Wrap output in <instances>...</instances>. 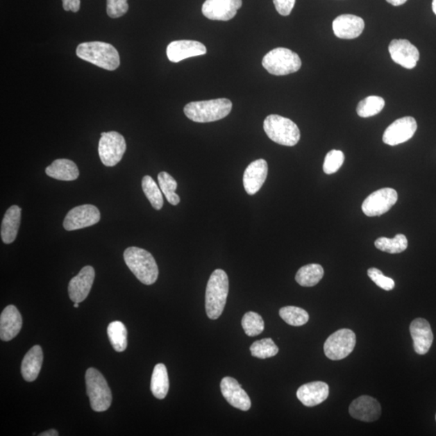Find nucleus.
Instances as JSON below:
<instances>
[{
  "label": "nucleus",
  "instance_id": "obj_15",
  "mask_svg": "<svg viewBox=\"0 0 436 436\" xmlns=\"http://www.w3.org/2000/svg\"><path fill=\"white\" fill-rule=\"evenodd\" d=\"M207 49L205 44L191 40H181L168 44L167 56L172 62H180L188 58L205 56Z\"/></svg>",
  "mask_w": 436,
  "mask_h": 436
},
{
  "label": "nucleus",
  "instance_id": "obj_35",
  "mask_svg": "<svg viewBox=\"0 0 436 436\" xmlns=\"http://www.w3.org/2000/svg\"><path fill=\"white\" fill-rule=\"evenodd\" d=\"M250 350L252 356L262 360L274 358L279 353L278 346L270 338L255 341L251 346Z\"/></svg>",
  "mask_w": 436,
  "mask_h": 436
},
{
  "label": "nucleus",
  "instance_id": "obj_5",
  "mask_svg": "<svg viewBox=\"0 0 436 436\" xmlns=\"http://www.w3.org/2000/svg\"><path fill=\"white\" fill-rule=\"evenodd\" d=\"M264 130L271 141L285 146H294L299 143L301 133L299 126L290 119L279 115L267 116Z\"/></svg>",
  "mask_w": 436,
  "mask_h": 436
},
{
  "label": "nucleus",
  "instance_id": "obj_11",
  "mask_svg": "<svg viewBox=\"0 0 436 436\" xmlns=\"http://www.w3.org/2000/svg\"><path fill=\"white\" fill-rule=\"evenodd\" d=\"M101 221V212L92 205L74 207L68 212L63 221L64 229L67 231L83 229L96 225Z\"/></svg>",
  "mask_w": 436,
  "mask_h": 436
},
{
  "label": "nucleus",
  "instance_id": "obj_41",
  "mask_svg": "<svg viewBox=\"0 0 436 436\" xmlns=\"http://www.w3.org/2000/svg\"><path fill=\"white\" fill-rule=\"evenodd\" d=\"M62 6L65 11L77 12L81 8V0H62Z\"/></svg>",
  "mask_w": 436,
  "mask_h": 436
},
{
  "label": "nucleus",
  "instance_id": "obj_33",
  "mask_svg": "<svg viewBox=\"0 0 436 436\" xmlns=\"http://www.w3.org/2000/svg\"><path fill=\"white\" fill-rule=\"evenodd\" d=\"M160 187L168 202L172 206H177L181 202V198L176 193L178 187L177 182L167 172L162 171L158 176Z\"/></svg>",
  "mask_w": 436,
  "mask_h": 436
},
{
  "label": "nucleus",
  "instance_id": "obj_3",
  "mask_svg": "<svg viewBox=\"0 0 436 436\" xmlns=\"http://www.w3.org/2000/svg\"><path fill=\"white\" fill-rule=\"evenodd\" d=\"M124 260L128 269L142 284H155L158 276V267L155 258L140 247H128L124 252Z\"/></svg>",
  "mask_w": 436,
  "mask_h": 436
},
{
  "label": "nucleus",
  "instance_id": "obj_42",
  "mask_svg": "<svg viewBox=\"0 0 436 436\" xmlns=\"http://www.w3.org/2000/svg\"><path fill=\"white\" fill-rule=\"evenodd\" d=\"M58 433L57 432L56 430H47V432H44L42 434H40L39 436H58Z\"/></svg>",
  "mask_w": 436,
  "mask_h": 436
},
{
  "label": "nucleus",
  "instance_id": "obj_29",
  "mask_svg": "<svg viewBox=\"0 0 436 436\" xmlns=\"http://www.w3.org/2000/svg\"><path fill=\"white\" fill-rule=\"evenodd\" d=\"M108 335L114 350L121 353L127 349V330L121 321H115L109 324Z\"/></svg>",
  "mask_w": 436,
  "mask_h": 436
},
{
  "label": "nucleus",
  "instance_id": "obj_17",
  "mask_svg": "<svg viewBox=\"0 0 436 436\" xmlns=\"http://www.w3.org/2000/svg\"><path fill=\"white\" fill-rule=\"evenodd\" d=\"M349 413L351 417L363 422H374L380 417L381 408L378 400L364 395L351 403Z\"/></svg>",
  "mask_w": 436,
  "mask_h": 436
},
{
  "label": "nucleus",
  "instance_id": "obj_43",
  "mask_svg": "<svg viewBox=\"0 0 436 436\" xmlns=\"http://www.w3.org/2000/svg\"><path fill=\"white\" fill-rule=\"evenodd\" d=\"M386 1L394 5V6H400V5L404 4L408 0H386Z\"/></svg>",
  "mask_w": 436,
  "mask_h": 436
},
{
  "label": "nucleus",
  "instance_id": "obj_16",
  "mask_svg": "<svg viewBox=\"0 0 436 436\" xmlns=\"http://www.w3.org/2000/svg\"><path fill=\"white\" fill-rule=\"evenodd\" d=\"M95 280V270L92 266L83 267L79 274L73 277L68 286L70 299L74 302L81 303L85 300L92 290Z\"/></svg>",
  "mask_w": 436,
  "mask_h": 436
},
{
  "label": "nucleus",
  "instance_id": "obj_34",
  "mask_svg": "<svg viewBox=\"0 0 436 436\" xmlns=\"http://www.w3.org/2000/svg\"><path fill=\"white\" fill-rule=\"evenodd\" d=\"M280 316L286 324L294 326H301L308 323L309 314L299 307L285 306L280 310Z\"/></svg>",
  "mask_w": 436,
  "mask_h": 436
},
{
  "label": "nucleus",
  "instance_id": "obj_13",
  "mask_svg": "<svg viewBox=\"0 0 436 436\" xmlns=\"http://www.w3.org/2000/svg\"><path fill=\"white\" fill-rule=\"evenodd\" d=\"M242 4V0H206L202 13L212 21L228 22L236 16Z\"/></svg>",
  "mask_w": 436,
  "mask_h": 436
},
{
  "label": "nucleus",
  "instance_id": "obj_6",
  "mask_svg": "<svg viewBox=\"0 0 436 436\" xmlns=\"http://www.w3.org/2000/svg\"><path fill=\"white\" fill-rule=\"evenodd\" d=\"M262 65L274 76H287L300 70L301 60L299 54L286 48H276L262 58Z\"/></svg>",
  "mask_w": 436,
  "mask_h": 436
},
{
  "label": "nucleus",
  "instance_id": "obj_23",
  "mask_svg": "<svg viewBox=\"0 0 436 436\" xmlns=\"http://www.w3.org/2000/svg\"><path fill=\"white\" fill-rule=\"evenodd\" d=\"M23 321L17 307L10 305L0 316V339L8 342L15 338L22 328Z\"/></svg>",
  "mask_w": 436,
  "mask_h": 436
},
{
  "label": "nucleus",
  "instance_id": "obj_36",
  "mask_svg": "<svg viewBox=\"0 0 436 436\" xmlns=\"http://www.w3.org/2000/svg\"><path fill=\"white\" fill-rule=\"evenodd\" d=\"M242 326L246 335L254 337L259 335L265 330V321L262 317L255 312H247L242 319Z\"/></svg>",
  "mask_w": 436,
  "mask_h": 436
},
{
  "label": "nucleus",
  "instance_id": "obj_1",
  "mask_svg": "<svg viewBox=\"0 0 436 436\" xmlns=\"http://www.w3.org/2000/svg\"><path fill=\"white\" fill-rule=\"evenodd\" d=\"M76 54L83 60L107 71H115L120 67V56L111 44L101 42H84L77 47Z\"/></svg>",
  "mask_w": 436,
  "mask_h": 436
},
{
  "label": "nucleus",
  "instance_id": "obj_31",
  "mask_svg": "<svg viewBox=\"0 0 436 436\" xmlns=\"http://www.w3.org/2000/svg\"><path fill=\"white\" fill-rule=\"evenodd\" d=\"M385 105V102L383 97L370 96L366 97L358 103L356 112L361 117H374L383 111Z\"/></svg>",
  "mask_w": 436,
  "mask_h": 436
},
{
  "label": "nucleus",
  "instance_id": "obj_21",
  "mask_svg": "<svg viewBox=\"0 0 436 436\" xmlns=\"http://www.w3.org/2000/svg\"><path fill=\"white\" fill-rule=\"evenodd\" d=\"M364 28V19L355 15H341L333 22L335 35L341 39L358 38L363 33Z\"/></svg>",
  "mask_w": 436,
  "mask_h": 436
},
{
  "label": "nucleus",
  "instance_id": "obj_19",
  "mask_svg": "<svg viewBox=\"0 0 436 436\" xmlns=\"http://www.w3.org/2000/svg\"><path fill=\"white\" fill-rule=\"evenodd\" d=\"M410 331L415 353L419 355L427 354L434 340L432 327L428 321L421 318L414 319L410 326Z\"/></svg>",
  "mask_w": 436,
  "mask_h": 436
},
{
  "label": "nucleus",
  "instance_id": "obj_7",
  "mask_svg": "<svg viewBox=\"0 0 436 436\" xmlns=\"http://www.w3.org/2000/svg\"><path fill=\"white\" fill-rule=\"evenodd\" d=\"M87 393L91 408L97 412H103L110 408L112 397L107 380L97 369H88L86 371Z\"/></svg>",
  "mask_w": 436,
  "mask_h": 436
},
{
  "label": "nucleus",
  "instance_id": "obj_14",
  "mask_svg": "<svg viewBox=\"0 0 436 436\" xmlns=\"http://www.w3.org/2000/svg\"><path fill=\"white\" fill-rule=\"evenodd\" d=\"M389 52L394 62L406 69L414 68L419 60V49L408 40H393L389 46Z\"/></svg>",
  "mask_w": 436,
  "mask_h": 436
},
{
  "label": "nucleus",
  "instance_id": "obj_39",
  "mask_svg": "<svg viewBox=\"0 0 436 436\" xmlns=\"http://www.w3.org/2000/svg\"><path fill=\"white\" fill-rule=\"evenodd\" d=\"M127 0H107V13L109 17H121L128 12Z\"/></svg>",
  "mask_w": 436,
  "mask_h": 436
},
{
  "label": "nucleus",
  "instance_id": "obj_26",
  "mask_svg": "<svg viewBox=\"0 0 436 436\" xmlns=\"http://www.w3.org/2000/svg\"><path fill=\"white\" fill-rule=\"evenodd\" d=\"M46 173L48 176L62 181H76L79 176L78 168L76 163L66 158L54 160L46 168Z\"/></svg>",
  "mask_w": 436,
  "mask_h": 436
},
{
  "label": "nucleus",
  "instance_id": "obj_2",
  "mask_svg": "<svg viewBox=\"0 0 436 436\" xmlns=\"http://www.w3.org/2000/svg\"><path fill=\"white\" fill-rule=\"evenodd\" d=\"M228 294L229 279L226 272L217 269L208 281L206 294V309L208 317L212 320L219 318L224 310Z\"/></svg>",
  "mask_w": 436,
  "mask_h": 436
},
{
  "label": "nucleus",
  "instance_id": "obj_45",
  "mask_svg": "<svg viewBox=\"0 0 436 436\" xmlns=\"http://www.w3.org/2000/svg\"><path fill=\"white\" fill-rule=\"evenodd\" d=\"M78 304H79V303H78V302H74V308H78V306H79V305H78Z\"/></svg>",
  "mask_w": 436,
  "mask_h": 436
},
{
  "label": "nucleus",
  "instance_id": "obj_38",
  "mask_svg": "<svg viewBox=\"0 0 436 436\" xmlns=\"http://www.w3.org/2000/svg\"><path fill=\"white\" fill-rule=\"evenodd\" d=\"M368 276L380 289L385 291H390L394 289V280L392 278H389V277L385 276L383 271L376 269V267H371V269L368 270Z\"/></svg>",
  "mask_w": 436,
  "mask_h": 436
},
{
  "label": "nucleus",
  "instance_id": "obj_25",
  "mask_svg": "<svg viewBox=\"0 0 436 436\" xmlns=\"http://www.w3.org/2000/svg\"><path fill=\"white\" fill-rule=\"evenodd\" d=\"M42 363L43 353L41 346H33L22 361V374L24 379L28 383L35 380L41 371Z\"/></svg>",
  "mask_w": 436,
  "mask_h": 436
},
{
  "label": "nucleus",
  "instance_id": "obj_44",
  "mask_svg": "<svg viewBox=\"0 0 436 436\" xmlns=\"http://www.w3.org/2000/svg\"><path fill=\"white\" fill-rule=\"evenodd\" d=\"M433 9L434 13L436 15V0H433Z\"/></svg>",
  "mask_w": 436,
  "mask_h": 436
},
{
  "label": "nucleus",
  "instance_id": "obj_9",
  "mask_svg": "<svg viewBox=\"0 0 436 436\" xmlns=\"http://www.w3.org/2000/svg\"><path fill=\"white\" fill-rule=\"evenodd\" d=\"M356 344L354 332L340 329L328 337L324 344V353L332 360H343L353 353Z\"/></svg>",
  "mask_w": 436,
  "mask_h": 436
},
{
  "label": "nucleus",
  "instance_id": "obj_30",
  "mask_svg": "<svg viewBox=\"0 0 436 436\" xmlns=\"http://www.w3.org/2000/svg\"><path fill=\"white\" fill-rule=\"evenodd\" d=\"M376 249L389 254L401 253L408 247V240L404 235H397L394 239L381 237L375 242Z\"/></svg>",
  "mask_w": 436,
  "mask_h": 436
},
{
  "label": "nucleus",
  "instance_id": "obj_20",
  "mask_svg": "<svg viewBox=\"0 0 436 436\" xmlns=\"http://www.w3.org/2000/svg\"><path fill=\"white\" fill-rule=\"evenodd\" d=\"M267 173L269 166L262 158L250 163L244 175V186L247 194L255 195L260 190L267 179Z\"/></svg>",
  "mask_w": 436,
  "mask_h": 436
},
{
  "label": "nucleus",
  "instance_id": "obj_18",
  "mask_svg": "<svg viewBox=\"0 0 436 436\" xmlns=\"http://www.w3.org/2000/svg\"><path fill=\"white\" fill-rule=\"evenodd\" d=\"M221 390L223 397L235 408L242 411L250 410L251 401L249 394L242 388L237 380L226 376L221 380Z\"/></svg>",
  "mask_w": 436,
  "mask_h": 436
},
{
  "label": "nucleus",
  "instance_id": "obj_10",
  "mask_svg": "<svg viewBox=\"0 0 436 436\" xmlns=\"http://www.w3.org/2000/svg\"><path fill=\"white\" fill-rule=\"evenodd\" d=\"M398 198V192L394 188H381L366 198L362 205L364 214L368 217L383 215L391 210Z\"/></svg>",
  "mask_w": 436,
  "mask_h": 436
},
{
  "label": "nucleus",
  "instance_id": "obj_37",
  "mask_svg": "<svg viewBox=\"0 0 436 436\" xmlns=\"http://www.w3.org/2000/svg\"><path fill=\"white\" fill-rule=\"evenodd\" d=\"M344 155L341 151L332 150L327 153L324 163V171L327 175L334 174L344 165Z\"/></svg>",
  "mask_w": 436,
  "mask_h": 436
},
{
  "label": "nucleus",
  "instance_id": "obj_40",
  "mask_svg": "<svg viewBox=\"0 0 436 436\" xmlns=\"http://www.w3.org/2000/svg\"><path fill=\"white\" fill-rule=\"evenodd\" d=\"M296 0H274L276 11L281 16L287 17L290 15L294 8Z\"/></svg>",
  "mask_w": 436,
  "mask_h": 436
},
{
  "label": "nucleus",
  "instance_id": "obj_8",
  "mask_svg": "<svg viewBox=\"0 0 436 436\" xmlns=\"http://www.w3.org/2000/svg\"><path fill=\"white\" fill-rule=\"evenodd\" d=\"M126 151L125 137L120 133L111 131L102 133L99 142V156L103 165L114 167L122 160Z\"/></svg>",
  "mask_w": 436,
  "mask_h": 436
},
{
  "label": "nucleus",
  "instance_id": "obj_12",
  "mask_svg": "<svg viewBox=\"0 0 436 436\" xmlns=\"http://www.w3.org/2000/svg\"><path fill=\"white\" fill-rule=\"evenodd\" d=\"M417 122L412 117L398 119L386 128L383 135V142L389 146L401 144L413 137L417 131Z\"/></svg>",
  "mask_w": 436,
  "mask_h": 436
},
{
  "label": "nucleus",
  "instance_id": "obj_46",
  "mask_svg": "<svg viewBox=\"0 0 436 436\" xmlns=\"http://www.w3.org/2000/svg\"><path fill=\"white\" fill-rule=\"evenodd\" d=\"M435 420H436V415H435Z\"/></svg>",
  "mask_w": 436,
  "mask_h": 436
},
{
  "label": "nucleus",
  "instance_id": "obj_27",
  "mask_svg": "<svg viewBox=\"0 0 436 436\" xmlns=\"http://www.w3.org/2000/svg\"><path fill=\"white\" fill-rule=\"evenodd\" d=\"M151 389L153 396L158 399H165L169 390V378H168L166 366L158 364L153 369Z\"/></svg>",
  "mask_w": 436,
  "mask_h": 436
},
{
  "label": "nucleus",
  "instance_id": "obj_4",
  "mask_svg": "<svg viewBox=\"0 0 436 436\" xmlns=\"http://www.w3.org/2000/svg\"><path fill=\"white\" fill-rule=\"evenodd\" d=\"M231 110L232 102L225 98L191 102L183 108L186 117L192 121L198 123L221 120L229 115Z\"/></svg>",
  "mask_w": 436,
  "mask_h": 436
},
{
  "label": "nucleus",
  "instance_id": "obj_24",
  "mask_svg": "<svg viewBox=\"0 0 436 436\" xmlns=\"http://www.w3.org/2000/svg\"><path fill=\"white\" fill-rule=\"evenodd\" d=\"M22 208L12 206L7 210L1 225V239L4 244H12L16 240L21 225Z\"/></svg>",
  "mask_w": 436,
  "mask_h": 436
},
{
  "label": "nucleus",
  "instance_id": "obj_32",
  "mask_svg": "<svg viewBox=\"0 0 436 436\" xmlns=\"http://www.w3.org/2000/svg\"><path fill=\"white\" fill-rule=\"evenodd\" d=\"M142 187L153 209L160 210L163 206L162 192L156 181L150 176H146L142 181Z\"/></svg>",
  "mask_w": 436,
  "mask_h": 436
},
{
  "label": "nucleus",
  "instance_id": "obj_22",
  "mask_svg": "<svg viewBox=\"0 0 436 436\" xmlns=\"http://www.w3.org/2000/svg\"><path fill=\"white\" fill-rule=\"evenodd\" d=\"M329 385L323 381H314L301 385L297 390L296 397L301 403L308 408L323 403L328 398Z\"/></svg>",
  "mask_w": 436,
  "mask_h": 436
},
{
  "label": "nucleus",
  "instance_id": "obj_28",
  "mask_svg": "<svg viewBox=\"0 0 436 436\" xmlns=\"http://www.w3.org/2000/svg\"><path fill=\"white\" fill-rule=\"evenodd\" d=\"M324 276L323 267L320 265L311 264L301 267L295 279L301 286L313 287L319 283Z\"/></svg>",
  "mask_w": 436,
  "mask_h": 436
}]
</instances>
